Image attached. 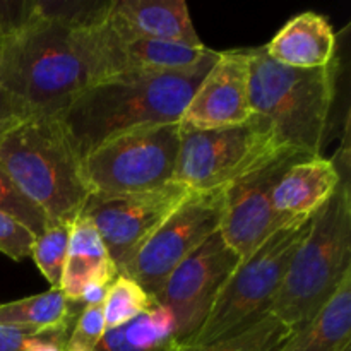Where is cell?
<instances>
[{"instance_id": "cell-1", "label": "cell", "mask_w": 351, "mask_h": 351, "mask_svg": "<svg viewBox=\"0 0 351 351\" xmlns=\"http://www.w3.org/2000/svg\"><path fill=\"white\" fill-rule=\"evenodd\" d=\"M108 5L21 3L0 47V88L17 115H62L79 93L117 74Z\"/></svg>"}, {"instance_id": "cell-2", "label": "cell", "mask_w": 351, "mask_h": 351, "mask_svg": "<svg viewBox=\"0 0 351 351\" xmlns=\"http://www.w3.org/2000/svg\"><path fill=\"white\" fill-rule=\"evenodd\" d=\"M219 51L178 72H123L79 93L60 119L77 153L86 156L112 137L139 127L178 123Z\"/></svg>"}, {"instance_id": "cell-3", "label": "cell", "mask_w": 351, "mask_h": 351, "mask_svg": "<svg viewBox=\"0 0 351 351\" xmlns=\"http://www.w3.org/2000/svg\"><path fill=\"white\" fill-rule=\"evenodd\" d=\"M0 168L48 223H72L91 194L82 177V158L60 115L7 120L0 127Z\"/></svg>"}, {"instance_id": "cell-4", "label": "cell", "mask_w": 351, "mask_h": 351, "mask_svg": "<svg viewBox=\"0 0 351 351\" xmlns=\"http://www.w3.org/2000/svg\"><path fill=\"white\" fill-rule=\"evenodd\" d=\"M339 62L328 67L293 69L269 58L264 48L249 50V98L254 115L274 129L283 147L319 156L336 95Z\"/></svg>"}, {"instance_id": "cell-5", "label": "cell", "mask_w": 351, "mask_h": 351, "mask_svg": "<svg viewBox=\"0 0 351 351\" xmlns=\"http://www.w3.org/2000/svg\"><path fill=\"white\" fill-rule=\"evenodd\" d=\"M351 273V191L343 177L332 197L311 218L290 261L271 314L291 329L307 324Z\"/></svg>"}, {"instance_id": "cell-6", "label": "cell", "mask_w": 351, "mask_h": 351, "mask_svg": "<svg viewBox=\"0 0 351 351\" xmlns=\"http://www.w3.org/2000/svg\"><path fill=\"white\" fill-rule=\"evenodd\" d=\"M308 226L311 218L290 223L240 261L202 328L185 345H208L269 315L291 257L307 235Z\"/></svg>"}, {"instance_id": "cell-7", "label": "cell", "mask_w": 351, "mask_h": 351, "mask_svg": "<svg viewBox=\"0 0 351 351\" xmlns=\"http://www.w3.org/2000/svg\"><path fill=\"white\" fill-rule=\"evenodd\" d=\"M283 149L274 129L263 117L223 129L185 132L180 136L173 182L192 192L226 189Z\"/></svg>"}, {"instance_id": "cell-8", "label": "cell", "mask_w": 351, "mask_h": 351, "mask_svg": "<svg viewBox=\"0 0 351 351\" xmlns=\"http://www.w3.org/2000/svg\"><path fill=\"white\" fill-rule=\"evenodd\" d=\"M178 123L139 127L112 137L82 156V177L91 194L153 191L173 182L180 151Z\"/></svg>"}, {"instance_id": "cell-9", "label": "cell", "mask_w": 351, "mask_h": 351, "mask_svg": "<svg viewBox=\"0 0 351 351\" xmlns=\"http://www.w3.org/2000/svg\"><path fill=\"white\" fill-rule=\"evenodd\" d=\"M226 189L192 192L187 201L151 235L120 274L136 280L156 298L170 274L209 237L219 232Z\"/></svg>"}, {"instance_id": "cell-10", "label": "cell", "mask_w": 351, "mask_h": 351, "mask_svg": "<svg viewBox=\"0 0 351 351\" xmlns=\"http://www.w3.org/2000/svg\"><path fill=\"white\" fill-rule=\"evenodd\" d=\"M191 194L177 182L134 194H89L79 215L91 219L120 274Z\"/></svg>"}, {"instance_id": "cell-11", "label": "cell", "mask_w": 351, "mask_h": 351, "mask_svg": "<svg viewBox=\"0 0 351 351\" xmlns=\"http://www.w3.org/2000/svg\"><path fill=\"white\" fill-rule=\"evenodd\" d=\"M240 263V257L216 232L163 285L154 300L177 322V343H185L202 328L216 298Z\"/></svg>"}, {"instance_id": "cell-12", "label": "cell", "mask_w": 351, "mask_h": 351, "mask_svg": "<svg viewBox=\"0 0 351 351\" xmlns=\"http://www.w3.org/2000/svg\"><path fill=\"white\" fill-rule=\"evenodd\" d=\"M305 156L311 154L283 149L263 167L226 187V206L219 233L240 261L247 259L278 230L293 223L274 213L271 195L287 168Z\"/></svg>"}, {"instance_id": "cell-13", "label": "cell", "mask_w": 351, "mask_h": 351, "mask_svg": "<svg viewBox=\"0 0 351 351\" xmlns=\"http://www.w3.org/2000/svg\"><path fill=\"white\" fill-rule=\"evenodd\" d=\"M250 117L249 50L219 51L185 106L178 129L180 134L223 129L245 123Z\"/></svg>"}, {"instance_id": "cell-14", "label": "cell", "mask_w": 351, "mask_h": 351, "mask_svg": "<svg viewBox=\"0 0 351 351\" xmlns=\"http://www.w3.org/2000/svg\"><path fill=\"white\" fill-rule=\"evenodd\" d=\"M106 26L120 38L202 45L184 0H115L108 5Z\"/></svg>"}, {"instance_id": "cell-15", "label": "cell", "mask_w": 351, "mask_h": 351, "mask_svg": "<svg viewBox=\"0 0 351 351\" xmlns=\"http://www.w3.org/2000/svg\"><path fill=\"white\" fill-rule=\"evenodd\" d=\"M343 177L335 161L321 154L300 158L274 185V213L287 221L312 218L332 197Z\"/></svg>"}, {"instance_id": "cell-16", "label": "cell", "mask_w": 351, "mask_h": 351, "mask_svg": "<svg viewBox=\"0 0 351 351\" xmlns=\"http://www.w3.org/2000/svg\"><path fill=\"white\" fill-rule=\"evenodd\" d=\"M263 48L267 57L287 67L321 69L336 58V34L324 16L302 12Z\"/></svg>"}, {"instance_id": "cell-17", "label": "cell", "mask_w": 351, "mask_h": 351, "mask_svg": "<svg viewBox=\"0 0 351 351\" xmlns=\"http://www.w3.org/2000/svg\"><path fill=\"white\" fill-rule=\"evenodd\" d=\"M117 276L119 269L113 264L98 230L95 228L91 219L79 215L71 225L60 291L69 302L79 304L82 290L89 283L112 285Z\"/></svg>"}, {"instance_id": "cell-18", "label": "cell", "mask_w": 351, "mask_h": 351, "mask_svg": "<svg viewBox=\"0 0 351 351\" xmlns=\"http://www.w3.org/2000/svg\"><path fill=\"white\" fill-rule=\"evenodd\" d=\"M110 33H112L113 62H115L117 74L185 71L194 67L209 53V48H206L204 45L149 40V38H120L112 29Z\"/></svg>"}, {"instance_id": "cell-19", "label": "cell", "mask_w": 351, "mask_h": 351, "mask_svg": "<svg viewBox=\"0 0 351 351\" xmlns=\"http://www.w3.org/2000/svg\"><path fill=\"white\" fill-rule=\"evenodd\" d=\"M351 350V273L341 280L328 304L276 351Z\"/></svg>"}, {"instance_id": "cell-20", "label": "cell", "mask_w": 351, "mask_h": 351, "mask_svg": "<svg viewBox=\"0 0 351 351\" xmlns=\"http://www.w3.org/2000/svg\"><path fill=\"white\" fill-rule=\"evenodd\" d=\"M72 305L58 288H50L45 293L0 304V326L27 336L69 332L74 319Z\"/></svg>"}, {"instance_id": "cell-21", "label": "cell", "mask_w": 351, "mask_h": 351, "mask_svg": "<svg viewBox=\"0 0 351 351\" xmlns=\"http://www.w3.org/2000/svg\"><path fill=\"white\" fill-rule=\"evenodd\" d=\"M177 343V322L168 307L154 302L149 311L120 328L108 329L95 351H165Z\"/></svg>"}, {"instance_id": "cell-22", "label": "cell", "mask_w": 351, "mask_h": 351, "mask_svg": "<svg viewBox=\"0 0 351 351\" xmlns=\"http://www.w3.org/2000/svg\"><path fill=\"white\" fill-rule=\"evenodd\" d=\"M293 331L295 329L269 314L250 328L208 345L173 343L165 351H276L293 335Z\"/></svg>"}, {"instance_id": "cell-23", "label": "cell", "mask_w": 351, "mask_h": 351, "mask_svg": "<svg viewBox=\"0 0 351 351\" xmlns=\"http://www.w3.org/2000/svg\"><path fill=\"white\" fill-rule=\"evenodd\" d=\"M154 302L156 300L153 295L147 293L136 280L127 274H119L110 285L108 295L103 304L106 331L129 324L143 312L149 311Z\"/></svg>"}, {"instance_id": "cell-24", "label": "cell", "mask_w": 351, "mask_h": 351, "mask_svg": "<svg viewBox=\"0 0 351 351\" xmlns=\"http://www.w3.org/2000/svg\"><path fill=\"white\" fill-rule=\"evenodd\" d=\"M72 223H48L41 235L34 239L31 257L45 280L51 288L60 290L62 273H64L65 259H67L69 237H71Z\"/></svg>"}, {"instance_id": "cell-25", "label": "cell", "mask_w": 351, "mask_h": 351, "mask_svg": "<svg viewBox=\"0 0 351 351\" xmlns=\"http://www.w3.org/2000/svg\"><path fill=\"white\" fill-rule=\"evenodd\" d=\"M7 122V120H5ZM5 122H0V127ZM0 211L7 213L17 221L23 223L26 228H29L34 235H41L47 228V216L38 209L33 202L27 201L23 194L16 189V185L10 182L5 171L0 168Z\"/></svg>"}, {"instance_id": "cell-26", "label": "cell", "mask_w": 351, "mask_h": 351, "mask_svg": "<svg viewBox=\"0 0 351 351\" xmlns=\"http://www.w3.org/2000/svg\"><path fill=\"white\" fill-rule=\"evenodd\" d=\"M36 235L7 213L0 211V252L12 261L31 256Z\"/></svg>"}, {"instance_id": "cell-27", "label": "cell", "mask_w": 351, "mask_h": 351, "mask_svg": "<svg viewBox=\"0 0 351 351\" xmlns=\"http://www.w3.org/2000/svg\"><path fill=\"white\" fill-rule=\"evenodd\" d=\"M105 315L103 305H86L82 307L74 329L69 335L67 343L82 348L95 350L101 336L105 335Z\"/></svg>"}, {"instance_id": "cell-28", "label": "cell", "mask_w": 351, "mask_h": 351, "mask_svg": "<svg viewBox=\"0 0 351 351\" xmlns=\"http://www.w3.org/2000/svg\"><path fill=\"white\" fill-rule=\"evenodd\" d=\"M67 332H45V335L26 336L24 351H65Z\"/></svg>"}, {"instance_id": "cell-29", "label": "cell", "mask_w": 351, "mask_h": 351, "mask_svg": "<svg viewBox=\"0 0 351 351\" xmlns=\"http://www.w3.org/2000/svg\"><path fill=\"white\" fill-rule=\"evenodd\" d=\"M110 285L106 283H89L88 287L82 290L81 298H79V304L82 307L86 305H103L106 300V295H108Z\"/></svg>"}, {"instance_id": "cell-30", "label": "cell", "mask_w": 351, "mask_h": 351, "mask_svg": "<svg viewBox=\"0 0 351 351\" xmlns=\"http://www.w3.org/2000/svg\"><path fill=\"white\" fill-rule=\"evenodd\" d=\"M26 336L17 329L0 326V351H24Z\"/></svg>"}, {"instance_id": "cell-31", "label": "cell", "mask_w": 351, "mask_h": 351, "mask_svg": "<svg viewBox=\"0 0 351 351\" xmlns=\"http://www.w3.org/2000/svg\"><path fill=\"white\" fill-rule=\"evenodd\" d=\"M19 10L21 3L0 2V47H2L7 31H9L10 26L16 23L17 16H19Z\"/></svg>"}, {"instance_id": "cell-32", "label": "cell", "mask_w": 351, "mask_h": 351, "mask_svg": "<svg viewBox=\"0 0 351 351\" xmlns=\"http://www.w3.org/2000/svg\"><path fill=\"white\" fill-rule=\"evenodd\" d=\"M14 117H19L17 115V110L16 106L12 105L9 96L3 93V89L0 88V122H5V120L14 119Z\"/></svg>"}, {"instance_id": "cell-33", "label": "cell", "mask_w": 351, "mask_h": 351, "mask_svg": "<svg viewBox=\"0 0 351 351\" xmlns=\"http://www.w3.org/2000/svg\"><path fill=\"white\" fill-rule=\"evenodd\" d=\"M65 351H95V350L82 348V346H75V345H71V343H65Z\"/></svg>"}, {"instance_id": "cell-34", "label": "cell", "mask_w": 351, "mask_h": 351, "mask_svg": "<svg viewBox=\"0 0 351 351\" xmlns=\"http://www.w3.org/2000/svg\"><path fill=\"white\" fill-rule=\"evenodd\" d=\"M348 351H351V350H348Z\"/></svg>"}]
</instances>
